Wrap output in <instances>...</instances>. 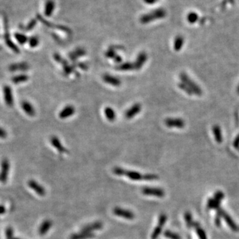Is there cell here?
Returning a JSON list of instances; mask_svg holds the SVG:
<instances>
[{"label":"cell","mask_w":239,"mask_h":239,"mask_svg":"<svg viewBox=\"0 0 239 239\" xmlns=\"http://www.w3.org/2000/svg\"><path fill=\"white\" fill-rule=\"evenodd\" d=\"M142 104L139 103H135L134 105L131 106L130 108L126 110L125 112V117L126 119L130 120L134 118L135 116H136L142 110Z\"/></svg>","instance_id":"8"},{"label":"cell","mask_w":239,"mask_h":239,"mask_svg":"<svg viewBox=\"0 0 239 239\" xmlns=\"http://www.w3.org/2000/svg\"><path fill=\"white\" fill-rule=\"evenodd\" d=\"M233 146L236 148L237 150L239 149V134L237 135V137L234 139L233 142Z\"/></svg>","instance_id":"45"},{"label":"cell","mask_w":239,"mask_h":239,"mask_svg":"<svg viewBox=\"0 0 239 239\" xmlns=\"http://www.w3.org/2000/svg\"><path fill=\"white\" fill-rule=\"evenodd\" d=\"M191 226H193V227L195 228L197 235H198V237H199L200 239H207V236H206L205 232L204 231L203 229L201 228V226L198 222H193Z\"/></svg>","instance_id":"28"},{"label":"cell","mask_w":239,"mask_h":239,"mask_svg":"<svg viewBox=\"0 0 239 239\" xmlns=\"http://www.w3.org/2000/svg\"><path fill=\"white\" fill-rule=\"evenodd\" d=\"M126 170H124V169H123L122 167H115L114 169V173L116 175H119V176H122V175H125V173H126Z\"/></svg>","instance_id":"38"},{"label":"cell","mask_w":239,"mask_h":239,"mask_svg":"<svg viewBox=\"0 0 239 239\" xmlns=\"http://www.w3.org/2000/svg\"><path fill=\"white\" fill-rule=\"evenodd\" d=\"M178 86L180 89L183 90L185 92H186L187 94H189V95H193V94H194V92H193V90L190 88H189L187 84H184L183 82H179V83L178 84Z\"/></svg>","instance_id":"31"},{"label":"cell","mask_w":239,"mask_h":239,"mask_svg":"<svg viewBox=\"0 0 239 239\" xmlns=\"http://www.w3.org/2000/svg\"><path fill=\"white\" fill-rule=\"evenodd\" d=\"M165 124L170 128L176 127V128L182 129L185 126V122L181 118H168L165 120Z\"/></svg>","instance_id":"5"},{"label":"cell","mask_w":239,"mask_h":239,"mask_svg":"<svg viewBox=\"0 0 239 239\" xmlns=\"http://www.w3.org/2000/svg\"><path fill=\"white\" fill-rule=\"evenodd\" d=\"M187 21L189 23L193 24L197 22V20L199 19V15L195 12H190L187 15Z\"/></svg>","instance_id":"32"},{"label":"cell","mask_w":239,"mask_h":239,"mask_svg":"<svg viewBox=\"0 0 239 239\" xmlns=\"http://www.w3.org/2000/svg\"><path fill=\"white\" fill-rule=\"evenodd\" d=\"M158 177L156 175L154 174H146V175H143V179L146 180V181H150V180H154L158 179Z\"/></svg>","instance_id":"41"},{"label":"cell","mask_w":239,"mask_h":239,"mask_svg":"<svg viewBox=\"0 0 239 239\" xmlns=\"http://www.w3.org/2000/svg\"><path fill=\"white\" fill-rule=\"evenodd\" d=\"M54 59L57 62H58V63L63 65V72L66 76L70 75L73 72V67H71V65H69L67 63V61L62 58V57L59 54H58V53L54 54Z\"/></svg>","instance_id":"7"},{"label":"cell","mask_w":239,"mask_h":239,"mask_svg":"<svg viewBox=\"0 0 239 239\" xmlns=\"http://www.w3.org/2000/svg\"><path fill=\"white\" fill-rule=\"evenodd\" d=\"M212 130L216 142L217 143H221L222 142V135L220 126L219 125H214L213 126Z\"/></svg>","instance_id":"23"},{"label":"cell","mask_w":239,"mask_h":239,"mask_svg":"<svg viewBox=\"0 0 239 239\" xmlns=\"http://www.w3.org/2000/svg\"><path fill=\"white\" fill-rule=\"evenodd\" d=\"M28 185L31 189H32L33 190H34L35 193H37L38 195L41 196H44L45 195V193H46V191H45V189H44V187L41 186V185H39L38 183H37L34 180H30L29 181Z\"/></svg>","instance_id":"17"},{"label":"cell","mask_w":239,"mask_h":239,"mask_svg":"<svg viewBox=\"0 0 239 239\" xmlns=\"http://www.w3.org/2000/svg\"><path fill=\"white\" fill-rule=\"evenodd\" d=\"M55 9V3L53 0H47L45 5V14L47 17H50Z\"/></svg>","instance_id":"19"},{"label":"cell","mask_w":239,"mask_h":239,"mask_svg":"<svg viewBox=\"0 0 239 239\" xmlns=\"http://www.w3.org/2000/svg\"><path fill=\"white\" fill-rule=\"evenodd\" d=\"M77 67H80L82 70H86L88 68V65L86 64H84V63H79L77 65Z\"/></svg>","instance_id":"47"},{"label":"cell","mask_w":239,"mask_h":239,"mask_svg":"<svg viewBox=\"0 0 239 239\" xmlns=\"http://www.w3.org/2000/svg\"><path fill=\"white\" fill-rule=\"evenodd\" d=\"M7 131L4 130L3 127H0V138L2 139L6 138L7 137Z\"/></svg>","instance_id":"44"},{"label":"cell","mask_w":239,"mask_h":239,"mask_svg":"<svg viewBox=\"0 0 239 239\" xmlns=\"http://www.w3.org/2000/svg\"><path fill=\"white\" fill-rule=\"evenodd\" d=\"M50 142L51 145L55 147L57 151H59L60 153H66L67 152V150L66 148L63 146L61 142L60 141V139L58 138V137L55 136V135H53V136L51 137L50 139Z\"/></svg>","instance_id":"16"},{"label":"cell","mask_w":239,"mask_h":239,"mask_svg":"<svg viewBox=\"0 0 239 239\" xmlns=\"http://www.w3.org/2000/svg\"><path fill=\"white\" fill-rule=\"evenodd\" d=\"M114 60L115 62H116V63H121V61H122V57H121L120 56L118 55H116V57H115L114 58Z\"/></svg>","instance_id":"48"},{"label":"cell","mask_w":239,"mask_h":239,"mask_svg":"<svg viewBox=\"0 0 239 239\" xmlns=\"http://www.w3.org/2000/svg\"><path fill=\"white\" fill-rule=\"evenodd\" d=\"M94 235L92 233L81 232L80 233L75 234L71 236V239H88L94 237Z\"/></svg>","instance_id":"27"},{"label":"cell","mask_w":239,"mask_h":239,"mask_svg":"<svg viewBox=\"0 0 239 239\" xmlns=\"http://www.w3.org/2000/svg\"><path fill=\"white\" fill-rule=\"evenodd\" d=\"M143 1L147 4H149V5H152V4H154V3L157 2L158 0H143Z\"/></svg>","instance_id":"49"},{"label":"cell","mask_w":239,"mask_h":239,"mask_svg":"<svg viewBox=\"0 0 239 239\" xmlns=\"http://www.w3.org/2000/svg\"><path fill=\"white\" fill-rule=\"evenodd\" d=\"M52 225L53 223L50 220H46L44 222H43L39 229V233L40 235L41 236L45 235V234H46L49 230H50Z\"/></svg>","instance_id":"22"},{"label":"cell","mask_w":239,"mask_h":239,"mask_svg":"<svg viewBox=\"0 0 239 239\" xmlns=\"http://www.w3.org/2000/svg\"><path fill=\"white\" fill-rule=\"evenodd\" d=\"M162 226L158 225V226L154 230L153 234H152L151 239H156V238H157L158 237V236L160 234L161 232H162Z\"/></svg>","instance_id":"37"},{"label":"cell","mask_w":239,"mask_h":239,"mask_svg":"<svg viewBox=\"0 0 239 239\" xmlns=\"http://www.w3.org/2000/svg\"><path fill=\"white\" fill-rule=\"evenodd\" d=\"M102 79L106 83L113 86H116V87L117 86H120L122 84V82L120 80V79L116 76L110 75L109 74H105V75H103Z\"/></svg>","instance_id":"12"},{"label":"cell","mask_w":239,"mask_h":239,"mask_svg":"<svg viewBox=\"0 0 239 239\" xmlns=\"http://www.w3.org/2000/svg\"><path fill=\"white\" fill-rule=\"evenodd\" d=\"M216 200H218L221 201L222 199H224V194L223 193H222L221 191H217L215 195V198Z\"/></svg>","instance_id":"43"},{"label":"cell","mask_w":239,"mask_h":239,"mask_svg":"<svg viewBox=\"0 0 239 239\" xmlns=\"http://www.w3.org/2000/svg\"><path fill=\"white\" fill-rule=\"evenodd\" d=\"M21 106H22V108L24 111V112L27 115H28V116H29L31 117L35 116L36 114L35 109L34 108V106H33V104H31L29 102L24 100L22 102Z\"/></svg>","instance_id":"14"},{"label":"cell","mask_w":239,"mask_h":239,"mask_svg":"<svg viewBox=\"0 0 239 239\" xmlns=\"http://www.w3.org/2000/svg\"><path fill=\"white\" fill-rule=\"evenodd\" d=\"M14 239H19V238H14Z\"/></svg>","instance_id":"52"},{"label":"cell","mask_w":239,"mask_h":239,"mask_svg":"<svg viewBox=\"0 0 239 239\" xmlns=\"http://www.w3.org/2000/svg\"><path fill=\"white\" fill-rule=\"evenodd\" d=\"M104 112L105 116L108 119V120L110 122H113L115 120V119L116 118V114L112 108H111V107H106V108H104Z\"/></svg>","instance_id":"25"},{"label":"cell","mask_w":239,"mask_h":239,"mask_svg":"<svg viewBox=\"0 0 239 239\" xmlns=\"http://www.w3.org/2000/svg\"><path fill=\"white\" fill-rule=\"evenodd\" d=\"M6 213V208L2 205H0V215H2Z\"/></svg>","instance_id":"50"},{"label":"cell","mask_w":239,"mask_h":239,"mask_svg":"<svg viewBox=\"0 0 239 239\" xmlns=\"http://www.w3.org/2000/svg\"><path fill=\"white\" fill-rule=\"evenodd\" d=\"M116 69L117 71H130L135 70L134 63H130V62H126V63L120 64Z\"/></svg>","instance_id":"21"},{"label":"cell","mask_w":239,"mask_h":239,"mask_svg":"<svg viewBox=\"0 0 239 239\" xmlns=\"http://www.w3.org/2000/svg\"><path fill=\"white\" fill-rule=\"evenodd\" d=\"M217 210V217L215 219V224L217 226H220L221 225V217H223V219L226 221L227 225L230 226V228L231 229L234 231H237L238 230V228L237 225L235 224V222L233 221V220L231 219L228 214H226L224 210H222L219 207L216 209Z\"/></svg>","instance_id":"2"},{"label":"cell","mask_w":239,"mask_h":239,"mask_svg":"<svg viewBox=\"0 0 239 239\" xmlns=\"http://www.w3.org/2000/svg\"><path fill=\"white\" fill-rule=\"evenodd\" d=\"M184 44V38L182 36L178 35L174 39V49L175 51H179L181 50Z\"/></svg>","instance_id":"26"},{"label":"cell","mask_w":239,"mask_h":239,"mask_svg":"<svg viewBox=\"0 0 239 239\" xmlns=\"http://www.w3.org/2000/svg\"><path fill=\"white\" fill-rule=\"evenodd\" d=\"M10 170V162L7 159H3L1 165V173H0V181L2 183H6L8 174Z\"/></svg>","instance_id":"6"},{"label":"cell","mask_w":239,"mask_h":239,"mask_svg":"<svg viewBox=\"0 0 239 239\" xmlns=\"http://www.w3.org/2000/svg\"><path fill=\"white\" fill-rule=\"evenodd\" d=\"M142 193L146 195H154L158 197H162L164 196L165 193L161 189L158 188H151L146 187L142 189Z\"/></svg>","instance_id":"11"},{"label":"cell","mask_w":239,"mask_h":239,"mask_svg":"<svg viewBox=\"0 0 239 239\" xmlns=\"http://www.w3.org/2000/svg\"><path fill=\"white\" fill-rule=\"evenodd\" d=\"M147 60V55L146 52H141L139 53L134 63L135 70H140L143 66L145 65L146 62Z\"/></svg>","instance_id":"10"},{"label":"cell","mask_w":239,"mask_h":239,"mask_svg":"<svg viewBox=\"0 0 239 239\" xmlns=\"http://www.w3.org/2000/svg\"><path fill=\"white\" fill-rule=\"evenodd\" d=\"M237 92L239 94V84H238V86H237Z\"/></svg>","instance_id":"51"},{"label":"cell","mask_w":239,"mask_h":239,"mask_svg":"<svg viewBox=\"0 0 239 239\" xmlns=\"http://www.w3.org/2000/svg\"><path fill=\"white\" fill-rule=\"evenodd\" d=\"M28 43L29 46L32 48H35L37 47L39 44V39L38 37L37 36H32L28 39Z\"/></svg>","instance_id":"33"},{"label":"cell","mask_w":239,"mask_h":239,"mask_svg":"<svg viewBox=\"0 0 239 239\" xmlns=\"http://www.w3.org/2000/svg\"><path fill=\"white\" fill-rule=\"evenodd\" d=\"M14 36L16 41H17L21 45H24L25 43L28 42L29 39L27 38V37L23 33H17L15 34Z\"/></svg>","instance_id":"30"},{"label":"cell","mask_w":239,"mask_h":239,"mask_svg":"<svg viewBox=\"0 0 239 239\" xmlns=\"http://www.w3.org/2000/svg\"><path fill=\"white\" fill-rule=\"evenodd\" d=\"M179 79L181 80V82H183L184 84H187L189 88H190L193 92H194V94H196L197 96H201L203 94V90L198 86V84H196L195 82L193 81L191 79H190L186 73L182 72L179 74Z\"/></svg>","instance_id":"3"},{"label":"cell","mask_w":239,"mask_h":239,"mask_svg":"<svg viewBox=\"0 0 239 239\" xmlns=\"http://www.w3.org/2000/svg\"><path fill=\"white\" fill-rule=\"evenodd\" d=\"M29 80V76L26 75H19L14 76L12 78V82L14 84H20L23 83V82H27Z\"/></svg>","instance_id":"29"},{"label":"cell","mask_w":239,"mask_h":239,"mask_svg":"<svg viewBox=\"0 0 239 239\" xmlns=\"http://www.w3.org/2000/svg\"><path fill=\"white\" fill-rule=\"evenodd\" d=\"M114 215H116L118 217H121L128 220L134 219V214L132 212H131L129 210L123 209L121 208L114 209Z\"/></svg>","instance_id":"9"},{"label":"cell","mask_w":239,"mask_h":239,"mask_svg":"<svg viewBox=\"0 0 239 239\" xmlns=\"http://www.w3.org/2000/svg\"><path fill=\"white\" fill-rule=\"evenodd\" d=\"M75 113V108L72 105H68L62 110L59 113V117L61 119H66Z\"/></svg>","instance_id":"15"},{"label":"cell","mask_w":239,"mask_h":239,"mask_svg":"<svg viewBox=\"0 0 239 239\" xmlns=\"http://www.w3.org/2000/svg\"><path fill=\"white\" fill-rule=\"evenodd\" d=\"M102 223L100 222H94L92 224L88 225L85 226L83 229H82V232H86V233H92L94 230H100L102 228Z\"/></svg>","instance_id":"18"},{"label":"cell","mask_w":239,"mask_h":239,"mask_svg":"<svg viewBox=\"0 0 239 239\" xmlns=\"http://www.w3.org/2000/svg\"><path fill=\"white\" fill-rule=\"evenodd\" d=\"M105 55L106 57H108V58L114 59L117 55H116V51H115L114 48L112 47H110L108 49V50L106 52Z\"/></svg>","instance_id":"35"},{"label":"cell","mask_w":239,"mask_h":239,"mask_svg":"<svg viewBox=\"0 0 239 239\" xmlns=\"http://www.w3.org/2000/svg\"><path fill=\"white\" fill-rule=\"evenodd\" d=\"M86 54V50L83 48L79 47L76 49L69 54V57L72 61H75L78 58L83 56Z\"/></svg>","instance_id":"20"},{"label":"cell","mask_w":239,"mask_h":239,"mask_svg":"<svg viewBox=\"0 0 239 239\" xmlns=\"http://www.w3.org/2000/svg\"><path fill=\"white\" fill-rule=\"evenodd\" d=\"M221 201L216 200L215 199H211L208 201V208L209 209H216L218 207H220Z\"/></svg>","instance_id":"34"},{"label":"cell","mask_w":239,"mask_h":239,"mask_svg":"<svg viewBox=\"0 0 239 239\" xmlns=\"http://www.w3.org/2000/svg\"><path fill=\"white\" fill-rule=\"evenodd\" d=\"M164 236H166L167 238H169L170 239H181L180 237L178 235V234L172 233L171 231H168V230L165 232Z\"/></svg>","instance_id":"36"},{"label":"cell","mask_w":239,"mask_h":239,"mask_svg":"<svg viewBox=\"0 0 239 239\" xmlns=\"http://www.w3.org/2000/svg\"><path fill=\"white\" fill-rule=\"evenodd\" d=\"M6 239H14V230L11 227H7L6 231Z\"/></svg>","instance_id":"40"},{"label":"cell","mask_w":239,"mask_h":239,"mask_svg":"<svg viewBox=\"0 0 239 239\" xmlns=\"http://www.w3.org/2000/svg\"><path fill=\"white\" fill-rule=\"evenodd\" d=\"M166 220H167L166 215H161L159 219V225L163 226L165 225V223H166Z\"/></svg>","instance_id":"42"},{"label":"cell","mask_w":239,"mask_h":239,"mask_svg":"<svg viewBox=\"0 0 239 239\" xmlns=\"http://www.w3.org/2000/svg\"><path fill=\"white\" fill-rule=\"evenodd\" d=\"M125 175L129 178L131 180L138 181L143 179V175L141 174L140 173L134 171H126Z\"/></svg>","instance_id":"24"},{"label":"cell","mask_w":239,"mask_h":239,"mask_svg":"<svg viewBox=\"0 0 239 239\" xmlns=\"http://www.w3.org/2000/svg\"><path fill=\"white\" fill-rule=\"evenodd\" d=\"M238 151H239V149H238Z\"/></svg>","instance_id":"53"},{"label":"cell","mask_w":239,"mask_h":239,"mask_svg":"<svg viewBox=\"0 0 239 239\" xmlns=\"http://www.w3.org/2000/svg\"><path fill=\"white\" fill-rule=\"evenodd\" d=\"M185 221H186V222H187V226H189V227H190V226H191L192 223H193L192 217H191V214L189 213V212H187V213H185Z\"/></svg>","instance_id":"39"},{"label":"cell","mask_w":239,"mask_h":239,"mask_svg":"<svg viewBox=\"0 0 239 239\" xmlns=\"http://www.w3.org/2000/svg\"><path fill=\"white\" fill-rule=\"evenodd\" d=\"M35 24H36V22H35V20L31 21V22L28 24V25L26 27V29H27V30H31V29H32L33 28L34 26L35 25Z\"/></svg>","instance_id":"46"},{"label":"cell","mask_w":239,"mask_h":239,"mask_svg":"<svg viewBox=\"0 0 239 239\" xmlns=\"http://www.w3.org/2000/svg\"><path fill=\"white\" fill-rule=\"evenodd\" d=\"M29 69V65L27 63L22 62V63H13L10 65L9 70L11 72H18V71H26Z\"/></svg>","instance_id":"13"},{"label":"cell","mask_w":239,"mask_h":239,"mask_svg":"<svg viewBox=\"0 0 239 239\" xmlns=\"http://www.w3.org/2000/svg\"><path fill=\"white\" fill-rule=\"evenodd\" d=\"M166 16V11L162 8H159L152 11L143 15L140 18V22L142 24H147L153 22V21L163 19Z\"/></svg>","instance_id":"1"},{"label":"cell","mask_w":239,"mask_h":239,"mask_svg":"<svg viewBox=\"0 0 239 239\" xmlns=\"http://www.w3.org/2000/svg\"><path fill=\"white\" fill-rule=\"evenodd\" d=\"M238 230H239V229H238Z\"/></svg>","instance_id":"54"},{"label":"cell","mask_w":239,"mask_h":239,"mask_svg":"<svg viewBox=\"0 0 239 239\" xmlns=\"http://www.w3.org/2000/svg\"><path fill=\"white\" fill-rule=\"evenodd\" d=\"M3 94L4 101L6 105L9 107H12L14 104V98L12 88L10 86L6 85L3 88Z\"/></svg>","instance_id":"4"}]
</instances>
